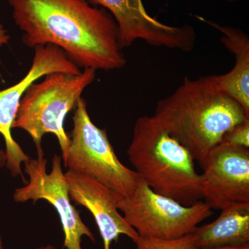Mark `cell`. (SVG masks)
<instances>
[{"label": "cell", "instance_id": "7", "mask_svg": "<svg viewBox=\"0 0 249 249\" xmlns=\"http://www.w3.org/2000/svg\"><path fill=\"white\" fill-rule=\"evenodd\" d=\"M47 163L45 155H41L24 163L29 181L24 186L15 190L14 200L17 203L32 200L34 204L40 199L48 201L56 210L60 217L65 235L64 248L83 249V236L95 242L94 235L71 204L65 173L62 171L61 157L53 156L49 173L47 171Z\"/></svg>", "mask_w": 249, "mask_h": 249}, {"label": "cell", "instance_id": "20", "mask_svg": "<svg viewBox=\"0 0 249 249\" xmlns=\"http://www.w3.org/2000/svg\"><path fill=\"white\" fill-rule=\"evenodd\" d=\"M0 249H4V245H3L2 237L0 235Z\"/></svg>", "mask_w": 249, "mask_h": 249}, {"label": "cell", "instance_id": "13", "mask_svg": "<svg viewBox=\"0 0 249 249\" xmlns=\"http://www.w3.org/2000/svg\"><path fill=\"white\" fill-rule=\"evenodd\" d=\"M192 233L197 248L249 243V203L228 205L215 220L196 227Z\"/></svg>", "mask_w": 249, "mask_h": 249}, {"label": "cell", "instance_id": "6", "mask_svg": "<svg viewBox=\"0 0 249 249\" xmlns=\"http://www.w3.org/2000/svg\"><path fill=\"white\" fill-rule=\"evenodd\" d=\"M118 209L139 236L163 240L192 233L213 214L203 200L185 206L155 193L142 178L132 195L121 196Z\"/></svg>", "mask_w": 249, "mask_h": 249}, {"label": "cell", "instance_id": "3", "mask_svg": "<svg viewBox=\"0 0 249 249\" xmlns=\"http://www.w3.org/2000/svg\"><path fill=\"white\" fill-rule=\"evenodd\" d=\"M127 155L134 171L155 193L185 206L203 200L196 160L153 116L136 121Z\"/></svg>", "mask_w": 249, "mask_h": 249}, {"label": "cell", "instance_id": "9", "mask_svg": "<svg viewBox=\"0 0 249 249\" xmlns=\"http://www.w3.org/2000/svg\"><path fill=\"white\" fill-rule=\"evenodd\" d=\"M93 6L109 11L117 24L122 49L142 40L155 47H165L183 52L193 51L196 34L188 24L170 26L150 16L142 0H87Z\"/></svg>", "mask_w": 249, "mask_h": 249}, {"label": "cell", "instance_id": "14", "mask_svg": "<svg viewBox=\"0 0 249 249\" xmlns=\"http://www.w3.org/2000/svg\"><path fill=\"white\" fill-rule=\"evenodd\" d=\"M135 249H196L193 233L178 238L163 240V239L143 237L139 236L134 241Z\"/></svg>", "mask_w": 249, "mask_h": 249}, {"label": "cell", "instance_id": "19", "mask_svg": "<svg viewBox=\"0 0 249 249\" xmlns=\"http://www.w3.org/2000/svg\"><path fill=\"white\" fill-rule=\"evenodd\" d=\"M34 249H56L54 246L52 245H47L45 246H41V247H36Z\"/></svg>", "mask_w": 249, "mask_h": 249}, {"label": "cell", "instance_id": "10", "mask_svg": "<svg viewBox=\"0 0 249 249\" xmlns=\"http://www.w3.org/2000/svg\"><path fill=\"white\" fill-rule=\"evenodd\" d=\"M200 166L203 201L211 209L249 203V148L220 142Z\"/></svg>", "mask_w": 249, "mask_h": 249}, {"label": "cell", "instance_id": "17", "mask_svg": "<svg viewBox=\"0 0 249 249\" xmlns=\"http://www.w3.org/2000/svg\"><path fill=\"white\" fill-rule=\"evenodd\" d=\"M9 39L10 36L6 34V31L1 26L0 27V47L6 45L9 42Z\"/></svg>", "mask_w": 249, "mask_h": 249}, {"label": "cell", "instance_id": "2", "mask_svg": "<svg viewBox=\"0 0 249 249\" xmlns=\"http://www.w3.org/2000/svg\"><path fill=\"white\" fill-rule=\"evenodd\" d=\"M154 117L202 164L224 134L249 115L240 105L222 92L210 76L183 83L160 100Z\"/></svg>", "mask_w": 249, "mask_h": 249}, {"label": "cell", "instance_id": "12", "mask_svg": "<svg viewBox=\"0 0 249 249\" xmlns=\"http://www.w3.org/2000/svg\"><path fill=\"white\" fill-rule=\"evenodd\" d=\"M222 34L221 42L235 57L231 70L222 75L210 76L222 92L236 101L249 115V37L240 29L221 26L196 17Z\"/></svg>", "mask_w": 249, "mask_h": 249}, {"label": "cell", "instance_id": "1", "mask_svg": "<svg viewBox=\"0 0 249 249\" xmlns=\"http://www.w3.org/2000/svg\"><path fill=\"white\" fill-rule=\"evenodd\" d=\"M30 48L53 45L78 67L119 70L126 58L115 19L87 0H7Z\"/></svg>", "mask_w": 249, "mask_h": 249}, {"label": "cell", "instance_id": "21", "mask_svg": "<svg viewBox=\"0 0 249 249\" xmlns=\"http://www.w3.org/2000/svg\"><path fill=\"white\" fill-rule=\"evenodd\" d=\"M229 1H235V0H229Z\"/></svg>", "mask_w": 249, "mask_h": 249}, {"label": "cell", "instance_id": "15", "mask_svg": "<svg viewBox=\"0 0 249 249\" xmlns=\"http://www.w3.org/2000/svg\"><path fill=\"white\" fill-rule=\"evenodd\" d=\"M221 142L249 148V119L227 131L223 136Z\"/></svg>", "mask_w": 249, "mask_h": 249}, {"label": "cell", "instance_id": "8", "mask_svg": "<svg viewBox=\"0 0 249 249\" xmlns=\"http://www.w3.org/2000/svg\"><path fill=\"white\" fill-rule=\"evenodd\" d=\"M30 70L20 81L14 86L0 91V134L4 139L6 168L13 178L19 177L23 182L27 183L22 170V165L31 157L14 140L11 134L13 124L21 98L32 83L41 77L55 72L79 74L80 67L69 59L61 49L53 45L37 46L35 48Z\"/></svg>", "mask_w": 249, "mask_h": 249}, {"label": "cell", "instance_id": "18", "mask_svg": "<svg viewBox=\"0 0 249 249\" xmlns=\"http://www.w3.org/2000/svg\"><path fill=\"white\" fill-rule=\"evenodd\" d=\"M6 156L4 150H0V168L6 165Z\"/></svg>", "mask_w": 249, "mask_h": 249}, {"label": "cell", "instance_id": "4", "mask_svg": "<svg viewBox=\"0 0 249 249\" xmlns=\"http://www.w3.org/2000/svg\"><path fill=\"white\" fill-rule=\"evenodd\" d=\"M96 70L85 69L79 74L55 72L45 76L39 83H32L26 90L18 107L13 129H23L30 135L37 155H45L42 141L47 134L58 139L65 157L70 138L64 122L76 107L85 89L96 78Z\"/></svg>", "mask_w": 249, "mask_h": 249}, {"label": "cell", "instance_id": "16", "mask_svg": "<svg viewBox=\"0 0 249 249\" xmlns=\"http://www.w3.org/2000/svg\"><path fill=\"white\" fill-rule=\"evenodd\" d=\"M196 249H249V243L245 245L224 246V247H213V248H197Z\"/></svg>", "mask_w": 249, "mask_h": 249}, {"label": "cell", "instance_id": "11", "mask_svg": "<svg viewBox=\"0 0 249 249\" xmlns=\"http://www.w3.org/2000/svg\"><path fill=\"white\" fill-rule=\"evenodd\" d=\"M71 201L88 210L97 224L104 249H111L112 242L124 235L134 242L138 233L119 213L118 203L121 196L94 178L67 170L65 173Z\"/></svg>", "mask_w": 249, "mask_h": 249}, {"label": "cell", "instance_id": "5", "mask_svg": "<svg viewBox=\"0 0 249 249\" xmlns=\"http://www.w3.org/2000/svg\"><path fill=\"white\" fill-rule=\"evenodd\" d=\"M72 119L73 129L62 158L65 168L97 180L119 196L132 195L141 178L119 160L106 129L91 121L84 98L77 103Z\"/></svg>", "mask_w": 249, "mask_h": 249}]
</instances>
